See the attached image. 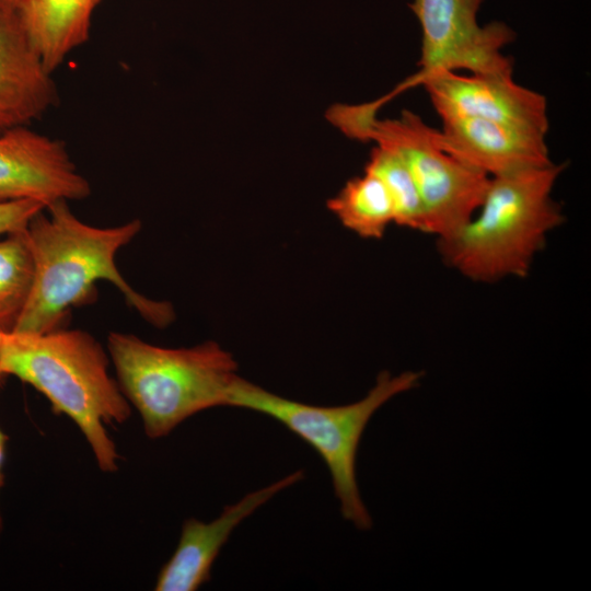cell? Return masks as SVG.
I'll return each mask as SVG.
<instances>
[{
	"mask_svg": "<svg viewBox=\"0 0 591 591\" xmlns=\"http://www.w3.org/2000/svg\"><path fill=\"white\" fill-rule=\"evenodd\" d=\"M90 194L88 179L62 141L26 126L0 132V202L35 200L46 208L59 200H82Z\"/></svg>",
	"mask_w": 591,
	"mask_h": 591,
	"instance_id": "obj_8",
	"label": "cell"
},
{
	"mask_svg": "<svg viewBox=\"0 0 591 591\" xmlns=\"http://www.w3.org/2000/svg\"><path fill=\"white\" fill-rule=\"evenodd\" d=\"M340 223L363 239H381L395 223L393 201L383 181L364 170L327 202Z\"/></svg>",
	"mask_w": 591,
	"mask_h": 591,
	"instance_id": "obj_14",
	"label": "cell"
},
{
	"mask_svg": "<svg viewBox=\"0 0 591 591\" xmlns=\"http://www.w3.org/2000/svg\"><path fill=\"white\" fill-rule=\"evenodd\" d=\"M101 0H27L18 8L22 24L46 68L54 72L90 37Z\"/></svg>",
	"mask_w": 591,
	"mask_h": 591,
	"instance_id": "obj_13",
	"label": "cell"
},
{
	"mask_svg": "<svg viewBox=\"0 0 591 591\" xmlns=\"http://www.w3.org/2000/svg\"><path fill=\"white\" fill-rule=\"evenodd\" d=\"M421 378L419 371L393 375L384 370L361 399L340 406H316L282 397L237 376L227 406L271 417L310 444L328 468L343 518L366 531L371 529L372 519L360 496L356 477V459L362 433L381 406L417 387Z\"/></svg>",
	"mask_w": 591,
	"mask_h": 591,
	"instance_id": "obj_5",
	"label": "cell"
},
{
	"mask_svg": "<svg viewBox=\"0 0 591 591\" xmlns=\"http://www.w3.org/2000/svg\"><path fill=\"white\" fill-rule=\"evenodd\" d=\"M34 282V259L26 229L0 241V334L14 332Z\"/></svg>",
	"mask_w": 591,
	"mask_h": 591,
	"instance_id": "obj_15",
	"label": "cell"
},
{
	"mask_svg": "<svg viewBox=\"0 0 591 591\" xmlns=\"http://www.w3.org/2000/svg\"><path fill=\"white\" fill-rule=\"evenodd\" d=\"M442 124L433 130L438 146L489 177L553 162L545 136L477 117H448Z\"/></svg>",
	"mask_w": 591,
	"mask_h": 591,
	"instance_id": "obj_12",
	"label": "cell"
},
{
	"mask_svg": "<svg viewBox=\"0 0 591 591\" xmlns=\"http://www.w3.org/2000/svg\"><path fill=\"white\" fill-rule=\"evenodd\" d=\"M107 348L117 382L150 439L167 436L205 409L227 406L239 376L232 354L212 340L189 348H164L113 332Z\"/></svg>",
	"mask_w": 591,
	"mask_h": 591,
	"instance_id": "obj_4",
	"label": "cell"
},
{
	"mask_svg": "<svg viewBox=\"0 0 591 591\" xmlns=\"http://www.w3.org/2000/svg\"><path fill=\"white\" fill-rule=\"evenodd\" d=\"M16 8L0 1V132L26 126L58 102V92Z\"/></svg>",
	"mask_w": 591,
	"mask_h": 591,
	"instance_id": "obj_10",
	"label": "cell"
},
{
	"mask_svg": "<svg viewBox=\"0 0 591 591\" xmlns=\"http://www.w3.org/2000/svg\"><path fill=\"white\" fill-rule=\"evenodd\" d=\"M484 0H413L421 33L420 71L405 85L439 72L467 70L472 74L512 73L513 62L501 49L514 40L503 22L484 26L477 12Z\"/></svg>",
	"mask_w": 591,
	"mask_h": 591,
	"instance_id": "obj_7",
	"label": "cell"
},
{
	"mask_svg": "<svg viewBox=\"0 0 591 591\" xmlns=\"http://www.w3.org/2000/svg\"><path fill=\"white\" fill-rule=\"evenodd\" d=\"M303 477V471H297L266 487L251 491L237 502L224 507L222 513L210 522L195 518L185 520L176 549L161 568L154 589H199L210 579L211 566L234 529L275 495Z\"/></svg>",
	"mask_w": 591,
	"mask_h": 591,
	"instance_id": "obj_11",
	"label": "cell"
},
{
	"mask_svg": "<svg viewBox=\"0 0 591 591\" xmlns=\"http://www.w3.org/2000/svg\"><path fill=\"white\" fill-rule=\"evenodd\" d=\"M327 117L348 137L373 141L403 160L420 192L429 234L439 239L457 231L479 207L490 177L441 149L434 128L415 113L378 119L372 103L338 104Z\"/></svg>",
	"mask_w": 591,
	"mask_h": 591,
	"instance_id": "obj_6",
	"label": "cell"
},
{
	"mask_svg": "<svg viewBox=\"0 0 591 591\" xmlns=\"http://www.w3.org/2000/svg\"><path fill=\"white\" fill-rule=\"evenodd\" d=\"M564 167L552 162L490 177L471 219L438 239L442 260L476 282L526 277L548 234L565 220L552 196Z\"/></svg>",
	"mask_w": 591,
	"mask_h": 591,
	"instance_id": "obj_3",
	"label": "cell"
},
{
	"mask_svg": "<svg viewBox=\"0 0 591 591\" xmlns=\"http://www.w3.org/2000/svg\"><path fill=\"white\" fill-rule=\"evenodd\" d=\"M3 336H4V335L0 334V347H1V343H2Z\"/></svg>",
	"mask_w": 591,
	"mask_h": 591,
	"instance_id": "obj_20",
	"label": "cell"
},
{
	"mask_svg": "<svg viewBox=\"0 0 591 591\" xmlns=\"http://www.w3.org/2000/svg\"><path fill=\"white\" fill-rule=\"evenodd\" d=\"M45 209L35 200L0 202V234L25 230L33 217Z\"/></svg>",
	"mask_w": 591,
	"mask_h": 591,
	"instance_id": "obj_17",
	"label": "cell"
},
{
	"mask_svg": "<svg viewBox=\"0 0 591 591\" xmlns=\"http://www.w3.org/2000/svg\"><path fill=\"white\" fill-rule=\"evenodd\" d=\"M4 3H8L14 8H20L22 4H24L27 0H0Z\"/></svg>",
	"mask_w": 591,
	"mask_h": 591,
	"instance_id": "obj_19",
	"label": "cell"
},
{
	"mask_svg": "<svg viewBox=\"0 0 591 591\" xmlns=\"http://www.w3.org/2000/svg\"><path fill=\"white\" fill-rule=\"evenodd\" d=\"M3 376H0V382ZM7 436L0 428V489L3 486V463H4V456H5V443H7ZM1 514H0V531H1Z\"/></svg>",
	"mask_w": 591,
	"mask_h": 591,
	"instance_id": "obj_18",
	"label": "cell"
},
{
	"mask_svg": "<svg viewBox=\"0 0 591 591\" xmlns=\"http://www.w3.org/2000/svg\"><path fill=\"white\" fill-rule=\"evenodd\" d=\"M140 229L138 219L109 228L86 224L71 212L66 200L36 213L26 228L34 282L13 333L42 334L60 328L72 306L92 300L99 280L113 283L126 303L153 326L163 328L171 324V303L138 293L115 264L117 252Z\"/></svg>",
	"mask_w": 591,
	"mask_h": 591,
	"instance_id": "obj_1",
	"label": "cell"
},
{
	"mask_svg": "<svg viewBox=\"0 0 591 591\" xmlns=\"http://www.w3.org/2000/svg\"><path fill=\"white\" fill-rule=\"evenodd\" d=\"M364 170L385 184L394 206L395 224L429 234L420 192L403 160L395 152L375 146Z\"/></svg>",
	"mask_w": 591,
	"mask_h": 591,
	"instance_id": "obj_16",
	"label": "cell"
},
{
	"mask_svg": "<svg viewBox=\"0 0 591 591\" xmlns=\"http://www.w3.org/2000/svg\"><path fill=\"white\" fill-rule=\"evenodd\" d=\"M418 83L425 86L442 119L477 117L541 136L548 130L545 96L515 83L512 73L439 72Z\"/></svg>",
	"mask_w": 591,
	"mask_h": 591,
	"instance_id": "obj_9",
	"label": "cell"
},
{
	"mask_svg": "<svg viewBox=\"0 0 591 591\" xmlns=\"http://www.w3.org/2000/svg\"><path fill=\"white\" fill-rule=\"evenodd\" d=\"M7 375L32 385L56 413L77 425L103 472L117 471L119 456L105 427L126 421L131 407L108 373L104 348L91 334L58 328L4 335L0 376Z\"/></svg>",
	"mask_w": 591,
	"mask_h": 591,
	"instance_id": "obj_2",
	"label": "cell"
}]
</instances>
